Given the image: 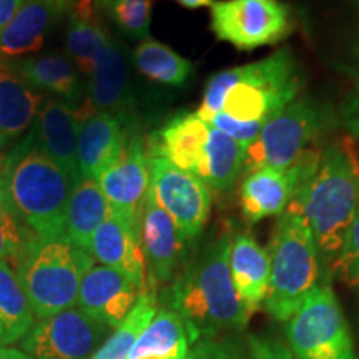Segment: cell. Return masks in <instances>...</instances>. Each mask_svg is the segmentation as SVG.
<instances>
[{
  "label": "cell",
  "instance_id": "6da1fadb",
  "mask_svg": "<svg viewBox=\"0 0 359 359\" xmlns=\"http://www.w3.org/2000/svg\"><path fill=\"white\" fill-rule=\"evenodd\" d=\"M299 87L293 53L280 48L263 60L210 77L196 115L246 148L271 116L298 97Z\"/></svg>",
  "mask_w": 359,
  "mask_h": 359
},
{
  "label": "cell",
  "instance_id": "7a4b0ae2",
  "mask_svg": "<svg viewBox=\"0 0 359 359\" xmlns=\"http://www.w3.org/2000/svg\"><path fill=\"white\" fill-rule=\"evenodd\" d=\"M286 210L308 223L320 257L333 262L359 212V160L351 143L309 148L306 172Z\"/></svg>",
  "mask_w": 359,
  "mask_h": 359
},
{
  "label": "cell",
  "instance_id": "3957f363",
  "mask_svg": "<svg viewBox=\"0 0 359 359\" xmlns=\"http://www.w3.org/2000/svg\"><path fill=\"white\" fill-rule=\"evenodd\" d=\"M233 235L228 228L206 243L175 278L165 293L167 308L188 323L196 339L217 338L226 331H241L250 311L241 303L230 273Z\"/></svg>",
  "mask_w": 359,
  "mask_h": 359
},
{
  "label": "cell",
  "instance_id": "277c9868",
  "mask_svg": "<svg viewBox=\"0 0 359 359\" xmlns=\"http://www.w3.org/2000/svg\"><path fill=\"white\" fill-rule=\"evenodd\" d=\"M75 183L27 137L7 155L6 193L13 212L39 236L65 235V212Z\"/></svg>",
  "mask_w": 359,
  "mask_h": 359
},
{
  "label": "cell",
  "instance_id": "5b68a950",
  "mask_svg": "<svg viewBox=\"0 0 359 359\" xmlns=\"http://www.w3.org/2000/svg\"><path fill=\"white\" fill-rule=\"evenodd\" d=\"M93 266V257L69 238H29L15 259L17 276L37 320L77 306L80 283Z\"/></svg>",
  "mask_w": 359,
  "mask_h": 359
},
{
  "label": "cell",
  "instance_id": "8992f818",
  "mask_svg": "<svg viewBox=\"0 0 359 359\" xmlns=\"http://www.w3.org/2000/svg\"><path fill=\"white\" fill-rule=\"evenodd\" d=\"M269 283L264 308L276 321H288L320 283V251L308 223L286 210L268 245Z\"/></svg>",
  "mask_w": 359,
  "mask_h": 359
},
{
  "label": "cell",
  "instance_id": "52a82bcc",
  "mask_svg": "<svg viewBox=\"0 0 359 359\" xmlns=\"http://www.w3.org/2000/svg\"><path fill=\"white\" fill-rule=\"evenodd\" d=\"M296 359H359L338 296L330 285L314 286L286 321Z\"/></svg>",
  "mask_w": 359,
  "mask_h": 359
},
{
  "label": "cell",
  "instance_id": "ba28073f",
  "mask_svg": "<svg viewBox=\"0 0 359 359\" xmlns=\"http://www.w3.org/2000/svg\"><path fill=\"white\" fill-rule=\"evenodd\" d=\"M326 111L309 98H294L268 120L246 147L243 173L259 168L286 170L309 150L326 127Z\"/></svg>",
  "mask_w": 359,
  "mask_h": 359
},
{
  "label": "cell",
  "instance_id": "9c48e42d",
  "mask_svg": "<svg viewBox=\"0 0 359 359\" xmlns=\"http://www.w3.org/2000/svg\"><path fill=\"white\" fill-rule=\"evenodd\" d=\"M210 15L217 39L238 50L275 45L294 29L293 12L283 0H215Z\"/></svg>",
  "mask_w": 359,
  "mask_h": 359
},
{
  "label": "cell",
  "instance_id": "30bf717a",
  "mask_svg": "<svg viewBox=\"0 0 359 359\" xmlns=\"http://www.w3.org/2000/svg\"><path fill=\"white\" fill-rule=\"evenodd\" d=\"M111 331L74 306L35 321L19 349L34 359H92Z\"/></svg>",
  "mask_w": 359,
  "mask_h": 359
},
{
  "label": "cell",
  "instance_id": "8fae6325",
  "mask_svg": "<svg viewBox=\"0 0 359 359\" xmlns=\"http://www.w3.org/2000/svg\"><path fill=\"white\" fill-rule=\"evenodd\" d=\"M150 190L156 203L170 215L188 245L203 231L212 210V190L195 175L180 170L167 158L148 155Z\"/></svg>",
  "mask_w": 359,
  "mask_h": 359
},
{
  "label": "cell",
  "instance_id": "7c38bea8",
  "mask_svg": "<svg viewBox=\"0 0 359 359\" xmlns=\"http://www.w3.org/2000/svg\"><path fill=\"white\" fill-rule=\"evenodd\" d=\"M111 213L140 228L143 205L150 188V165L145 142L128 135L122 154L97 178Z\"/></svg>",
  "mask_w": 359,
  "mask_h": 359
},
{
  "label": "cell",
  "instance_id": "4fadbf2b",
  "mask_svg": "<svg viewBox=\"0 0 359 359\" xmlns=\"http://www.w3.org/2000/svg\"><path fill=\"white\" fill-rule=\"evenodd\" d=\"M87 102L90 111H107L127 125L132 123L135 105L128 52L125 45L111 39L97 57L87 77Z\"/></svg>",
  "mask_w": 359,
  "mask_h": 359
},
{
  "label": "cell",
  "instance_id": "5bb4252c",
  "mask_svg": "<svg viewBox=\"0 0 359 359\" xmlns=\"http://www.w3.org/2000/svg\"><path fill=\"white\" fill-rule=\"evenodd\" d=\"M6 64L37 92L50 93V97L79 111L82 120L92 114L87 102V83L65 53L6 58Z\"/></svg>",
  "mask_w": 359,
  "mask_h": 359
},
{
  "label": "cell",
  "instance_id": "9a60e30c",
  "mask_svg": "<svg viewBox=\"0 0 359 359\" xmlns=\"http://www.w3.org/2000/svg\"><path fill=\"white\" fill-rule=\"evenodd\" d=\"M82 118L79 111L53 97H45L32 122L30 137L35 145L52 158L77 185L79 170V133Z\"/></svg>",
  "mask_w": 359,
  "mask_h": 359
},
{
  "label": "cell",
  "instance_id": "2e32d148",
  "mask_svg": "<svg viewBox=\"0 0 359 359\" xmlns=\"http://www.w3.org/2000/svg\"><path fill=\"white\" fill-rule=\"evenodd\" d=\"M308 151L286 170L259 168L246 175L241 183V213L250 224L268 217H280L293 200L296 188L308 167Z\"/></svg>",
  "mask_w": 359,
  "mask_h": 359
},
{
  "label": "cell",
  "instance_id": "e0dca14e",
  "mask_svg": "<svg viewBox=\"0 0 359 359\" xmlns=\"http://www.w3.org/2000/svg\"><path fill=\"white\" fill-rule=\"evenodd\" d=\"M142 291L123 273L93 264L80 283L77 308L115 330L132 311Z\"/></svg>",
  "mask_w": 359,
  "mask_h": 359
},
{
  "label": "cell",
  "instance_id": "ac0fdd59",
  "mask_svg": "<svg viewBox=\"0 0 359 359\" xmlns=\"http://www.w3.org/2000/svg\"><path fill=\"white\" fill-rule=\"evenodd\" d=\"M140 238L150 283L163 285L172 281L185 258L188 243L180 235L170 215L156 203L150 190L143 205Z\"/></svg>",
  "mask_w": 359,
  "mask_h": 359
},
{
  "label": "cell",
  "instance_id": "d6986e66",
  "mask_svg": "<svg viewBox=\"0 0 359 359\" xmlns=\"http://www.w3.org/2000/svg\"><path fill=\"white\" fill-rule=\"evenodd\" d=\"M72 8L74 0H25L0 32V58L35 55L52 27Z\"/></svg>",
  "mask_w": 359,
  "mask_h": 359
},
{
  "label": "cell",
  "instance_id": "ffe728a7",
  "mask_svg": "<svg viewBox=\"0 0 359 359\" xmlns=\"http://www.w3.org/2000/svg\"><path fill=\"white\" fill-rule=\"evenodd\" d=\"M90 255L103 266L123 273L140 290L147 288V262L140 228H135L115 213H110L92 238Z\"/></svg>",
  "mask_w": 359,
  "mask_h": 359
},
{
  "label": "cell",
  "instance_id": "44dd1931",
  "mask_svg": "<svg viewBox=\"0 0 359 359\" xmlns=\"http://www.w3.org/2000/svg\"><path fill=\"white\" fill-rule=\"evenodd\" d=\"M128 128L115 115L92 111L79 133V170L82 180H97L122 154Z\"/></svg>",
  "mask_w": 359,
  "mask_h": 359
},
{
  "label": "cell",
  "instance_id": "7402d4cb",
  "mask_svg": "<svg viewBox=\"0 0 359 359\" xmlns=\"http://www.w3.org/2000/svg\"><path fill=\"white\" fill-rule=\"evenodd\" d=\"M212 125L201 120L196 114L173 116L160 132H156L148 145V155L167 158L180 170L195 175L203 160L206 142Z\"/></svg>",
  "mask_w": 359,
  "mask_h": 359
},
{
  "label": "cell",
  "instance_id": "603a6c76",
  "mask_svg": "<svg viewBox=\"0 0 359 359\" xmlns=\"http://www.w3.org/2000/svg\"><path fill=\"white\" fill-rule=\"evenodd\" d=\"M230 273L241 303L253 314L264 303L269 283L268 251L250 233H236L230 248Z\"/></svg>",
  "mask_w": 359,
  "mask_h": 359
},
{
  "label": "cell",
  "instance_id": "cb8c5ba5",
  "mask_svg": "<svg viewBox=\"0 0 359 359\" xmlns=\"http://www.w3.org/2000/svg\"><path fill=\"white\" fill-rule=\"evenodd\" d=\"M188 323L170 308H161L138 336L128 359L163 358L187 359L190 348L196 343Z\"/></svg>",
  "mask_w": 359,
  "mask_h": 359
},
{
  "label": "cell",
  "instance_id": "d4e9b609",
  "mask_svg": "<svg viewBox=\"0 0 359 359\" xmlns=\"http://www.w3.org/2000/svg\"><path fill=\"white\" fill-rule=\"evenodd\" d=\"M45 97L0 58V140L19 137L34 122Z\"/></svg>",
  "mask_w": 359,
  "mask_h": 359
},
{
  "label": "cell",
  "instance_id": "484cf974",
  "mask_svg": "<svg viewBox=\"0 0 359 359\" xmlns=\"http://www.w3.org/2000/svg\"><path fill=\"white\" fill-rule=\"evenodd\" d=\"M111 210L97 180H80L72 190L65 212V236L70 243L90 253L97 228Z\"/></svg>",
  "mask_w": 359,
  "mask_h": 359
},
{
  "label": "cell",
  "instance_id": "4316f807",
  "mask_svg": "<svg viewBox=\"0 0 359 359\" xmlns=\"http://www.w3.org/2000/svg\"><path fill=\"white\" fill-rule=\"evenodd\" d=\"M245 154L246 148L241 143L212 125L196 178H200L210 190H230L243 173Z\"/></svg>",
  "mask_w": 359,
  "mask_h": 359
},
{
  "label": "cell",
  "instance_id": "83f0119b",
  "mask_svg": "<svg viewBox=\"0 0 359 359\" xmlns=\"http://www.w3.org/2000/svg\"><path fill=\"white\" fill-rule=\"evenodd\" d=\"M92 0H80L70 12L65 37V55L74 62L80 74L88 77L97 57L111 42L105 27L92 17Z\"/></svg>",
  "mask_w": 359,
  "mask_h": 359
},
{
  "label": "cell",
  "instance_id": "f1b7e54d",
  "mask_svg": "<svg viewBox=\"0 0 359 359\" xmlns=\"http://www.w3.org/2000/svg\"><path fill=\"white\" fill-rule=\"evenodd\" d=\"M35 321L37 318L15 268L8 262H0V325L4 327V341L0 346L20 343Z\"/></svg>",
  "mask_w": 359,
  "mask_h": 359
},
{
  "label": "cell",
  "instance_id": "f546056e",
  "mask_svg": "<svg viewBox=\"0 0 359 359\" xmlns=\"http://www.w3.org/2000/svg\"><path fill=\"white\" fill-rule=\"evenodd\" d=\"M133 64L143 77L165 87H182L191 77L193 65L168 45L145 39L133 52Z\"/></svg>",
  "mask_w": 359,
  "mask_h": 359
},
{
  "label": "cell",
  "instance_id": "4dcf8cb0",
  "mask_svg": "<svg viewBox=\"0 0 359 359\" xmlns=\"http://www.w3.org/2000/svg\"><path fill=\"white\" fill-rule=\"evenodd\" d=\"M158 311L154 288H147L138 296L137 303L128 313V316L120 323L118 327L111 331L102 348L93 354L92 359H128L133 344L137 343L138 336Z\"/></svg>",
  "mask_w": 359,
  "mask_h": 359
},
{
  "label": "cell",
  "instance_id": "1f68e13d",
  "mask_svg": "<svg viewBox=\"0 0 359 359\" xmlns=\"http://www.w3.org/2000/svg\"><path fill=\"white\" fill-rule=\"evenodd\" d=\"M93 6L105 13L125 37L140 42L150 39L154 0H93Z\"/></svg>",
  "mask_w": 359,
  "mask_h": 359
},
{
  "label": "cell",
  "instance_id": "d6a6232c",
  "mask_svg": "<svg viewBox=\"0 0 359 359\" xmlns=\"http://www.w3.org/2000/svg\"><path fill=\"white\" fill-rule=\"evenodd\" d=\"M34 235L27 224L13 212L6 193L0 195V262H12L19 258L29 238Z\"/></svg>",
  "mask_w": 359,
  "mask_h": 359
},
{
  "label": "cell",
  "instance_id": "836d02e7",
  "mask_svg": "<svg viewBox=\"0 0 359 359\" xmlns=\"http://www.w3.org/2000/svg\"><path fill=\"white\" fill-rule=\"evenodd\" d=\"M331 273L344 285L359 288V212L349 226L339 253L331 262Z\"/></svg>",
  "mask_w": 359,
  "mask_h": 359
},
{
  "label": "cell",
  "instance_id": "e575fe53",
  "mask_svg": "<svg viewBox=\"0 0 359 359\" xmlns=\"http://www.w3.org/2000/svg\"><path fill=\"white\" fill-rule=\"evenodd\" d=\"M187 359H245L241 349L231 341L203 338L196 341L187 354Z\"/></svg>",
  "mask_w": 359,
  "mask_h": 359
},
{
  "label": "cell",
  "instance_id": "d590c367",
  "mask_svg": "<svg viewBox=\"0 0 359 359\" xmlns=\"http://www.w3.org/2000/svg\"><path fill=\"white\" fill-rule=\"evenodd\" d=\"M248 349L251 359H296L290 346L268 336H248Z\"/></svg>",
  "mask_w": 359,
  "mask_h": 359
},
{
  "label": "cell",
  "instance_id": "8d00e7d4",
  "mask_svg": "<svg viewBox=\"0 0 359 359\" xmlns=\"http://www.w3.org/2000/svg\"><path fill=\"white\" fill-rule=\"evenodd\" d=\"M341 116H343L344 127L348 128V132L359 138V83L351 95L348 97V100L344 102Z\"/></svg>",
  "mask_w": 359,
  "mask_h": 359
},
{
  "label": "cell",
  "instance_id": "74e56055",
  "mask_svg": "<svg viewBox=\"0 0 359 359\" xmlns=\"http://www.w3.org/2000/svg\"><path fill=\"white\" fill-rule=\"evenodd\" d=\"M24 2L25 0H0V32L6 29Z\"/></svg>",
  "mask_w": 359,
  "mask_h": 359
},
{
  "label": "cell",
  "instance_id": "f35d334b",
  "mask_svg": "<svg viewBox=\"0 0 359 359\" xmlns=\"http://www.w3.org/2000/svg\"><path fill=\"white\" fill-rule=\"evenodd\" d=\"M0 359H34L29 354H25L19 348L11 346H0Z\"/></svg>",
  "mask_w": 359,
  "mask_h": 359
},
{
  "label": "cell",
  "instance_id": "ab89813d",
  "mask_svg": "<svg viewBox=\"0 0 359 359\" xmlns=\"http://www.w3.org/2000/svg\"><path fill=\"white\" fill-rule=\"evenodd\" d=\"M182 7L188 8V11H196L201 7H212L215 0H177Z\"/></svg>",
  "mask_w": 359,
  "mask_h": 359
},
{
  "label": "cell",
  "instance_id": "60d3db41",
  "mask_svg": "<svg viewBox=\"0 0 359 359\" xmlns=\"http://www.w3.org/2000/svg\"><path fill=\"white\" fill-rule=\"evenodd\" d=\"M4 147V142L0 140V148ZM6 175H7V155L0 151V195L4 193V187H6Z\"/></svg>",
  "mask_w": 359,
  "mask_h": 359
},
{
  "label": "cell",
  "instance_id": "b9f144b4",
  "mask_svg": "<svg viewBox=\"0 0 359 359\" xmlns=\"http://www.w3.org/2000/svg\"><path fill=\"white\" fill-rule=\"evenodd\" d=\"M351 70H353V75L359 80V32H358V40H356V45H354L353 48V62H351Z\"/></svg>",
  "mask_w": 359,
  "mask_h": 359
},
{
  "label": "cell",
  "instance_id": "7bdbcfd3",
  "mask_svg": "<svg viewBox=\"0 0 359 359\" xmlns=\"http://www.w3.org/2000/svg\"><path fill=\"white\" fill-rule=\"evenodd\" d=\"M2 341H4V327L0 325V344H2Z\"/></svg>",
  "mask_w": 359,
  "mask_h": 359
},
{
  "label": "cell",
  "instance_id": "ee69618b",
  "mask_svg": "<svg viewBox=\"0 0 359 359\" xmlns=\"http://www.w3.org/2000/svg\"><path fill=\"white\" fill-rule=\"evenodd\" d=\"M140 359H163V358H140Z\"/></svg>",
  "mask_w": 359,
  "mask_h": 359
}]
</instances>
